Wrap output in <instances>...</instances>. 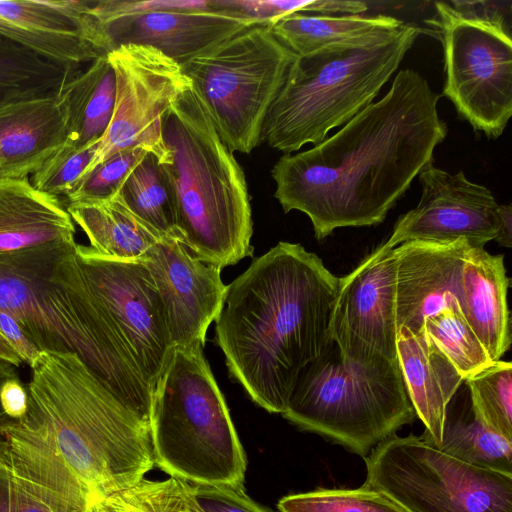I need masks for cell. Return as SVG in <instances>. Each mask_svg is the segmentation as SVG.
<instances>
[{"label":"cell","instance_id":"obj_1","mask_svg":"<svg viewBox=\"0 0 512 512\" xmlns=\"http://www.w3.org/2000/svg\"><path fill=\"white\" fill-rule=\"evenodd\" d=\"M25 415L1 428L0 462L51 512H88L155 465L149 424L74 352L29 366Z\"/></svg>","mask_w":512,"mask_h":512},{"label":"cell","instance_id":"obj_2","mask_svg":"<svg viewBox=\"0 0 512 512\" xmlns=\"http://www.w3.org/2000/svg\"><path fill=\"white\" fill-rule=\"evenodd\" d=\"M440 96L412 69L388 92L312 148L284 154L271 170L285 213L303 212L315 237L382 223L447 135Z\"/></svg>","mask_w":512,"mask_h":512},{"label":"cell","instance_id":"obj_3","mask_svg":"<svg viewBox=\"0 0 512 512\" xmlns=\"http://www.w3.org/2000/svg\"><path fill=\"white\" fill-rule=\"evenodd\" d=\"M340 277L313 252L279 242L227 285L215 340L230 375L282 414L300 372L332 342Z\"/></svg>","mask_w":512,"mask_h":512},{"label":"cell","instance_id":"obj_4","mask_svg":"<svg viewBox=\"0 0 512 512\" xmlns=\"http://www.w3.org/2000/svg\"><path fill=\"white\" fill-rule=\"evenodd\" d=\"M74 243L0 253V311L10 314L40 351L76 353L149 423L152 388L78 270L60 267L50 280L55 259Z\"/></svg>","mask_w":512,"mask_h":512},{"label":"cell","instance_id":"obj_5","mask_svg":"<svg viewBox=\"0 0 512 512\" xmlns=\"http://www.w3.org/2000/svg\"><path fill=\"white\" fill-rule=\"evenodd\" d=\"M163 140L181 243L221 269L251 256L253 221L244 172L192 86L169 109Z\"/></svg>","mask_w":512,"mask_h":512},{"label":"cell","instance_id":"obj_6","mask_svg":"<svg viewBox=\"0 0 512 512\" xmlns=\"http://www.w3.org/2000/svg\"><path fill=\"white\" fill-rule=\"evenodd\" d=\"M420 33L403 23L296 56L266 116L261 142L284 154L321 143L373 103Z\"/></svg>","mask_w":512,"mask_h":512},{"label":"cell","instance_id":"obj_7","mask_svg":"<svg viewBox=\"0 0 512 512\" xmlns=\"http://www.w3.org/2000/svg\"><path fill=\"white\" fill-rule=\"evenodd\" d=\"M155 465L193 485L243 488L246 456L203 347H173L153 391Z\"/></svg>","mask_w":512,"mask_h":512},{"label":"cell","instance_id":"obj_8","mask_svg":"<svg viewBox=\"0 0 512 512\" xmlns=\"http://www.w3.org/2000/svg\"><path fill=\"white\" fill-rule=\"evenodd\" d=\"M282 416L366 457L416 414L398 360L347 359L332 341L300 372Z\"/></svg>","mask_w":512,"mask_h":512},{"label":"cell","instance_id":"obj_9","mask_svg":"<svg viewBox=\"0 0 512 512\" xmlns=\"http://www.w3.org/2000/svg\"><path fill=\"white\" fill-rule=\"evenodd\" d=\"M436 2L443 94L475 131L496 139L512 114V40L505 2Z\"/></svg>","mask_w":512,"mask_h":512},{"label":"cell","instance_id":"obj_10","mask_svg":"<svg viewBox=\"0 0 512 512\" xmlns=\"http://www.w3.org/2000/svg\"><path fill=\"white\" fill-rule=\"evenodd\" d=\"M296 55L255 25L182 64L222 142L250 153Z\"/></svg>","mask_w":512,"mask_h":512},{"label":"cell","instance_id":"obj_11","mask_svg":"<svg viewBox=\"0 0 512 512\" xmlns=\"http://www.w3.org/2000/svg\"><path fill=\"white\" fill-rule=\"evenodd\" d=\"M364 460V484L403 512H512V474L460 461L421 436L393 434Z\"/></svg>","mask_w":512,"mask_h":512},{"label":"cell","instance_id":"obj_12","mask_svg":"<svg viewBox=\"0 0 512 512\" xmlns=\"http://www.w3.org/2000/svg\"><path fill=\"white\" fill-rule=\"evenodd\" d=\"M107 58L115 75L113 114L82 178L108 157L133 147H142L169 164L163 122L172 105L192 86L191 80L179 63L151 46L118 45Z\"/></svg>","mask_w":512,"mask_h":512},{"label":"cell","instance_id":"obj_13","mask_svg":"<svg viewBox=\"0 0 512 512\" xmlns=\"http://www.w3.org/2000/svg\"><path fill=\"white\" fill-rule=\"evenodd\" d=\"M75 258L84 285L153 391L170 359L173 343L151 273L140 261L106 257L78 243Z\"/></svg>","mask_w":512,"mask_h":512},{"label":"cell","instance_id":"obj_14","mask_svg":"<svg viewBox=\"0 0 512 512\" xmlns=\"http://www.w3.org/2000/svg\"><path fill=\"white\" fill-rule=\"evenodd\" d=\"M396 258L384 243L340 277L330 337L351 360L397 359Z\"/></svg>","mask_w":512,"mask_h":512},{"label":"cell","instance_id":"obj_15","mask_svg":"<svg viewBox=\"0 0 512 512\" xmlns=\"http://www.w3.org/2000/svg\"><path fill=\"white\" fill-rule=\"evenodd\" d=\"M418 176L422 187L420 201L399 217L384 243L388 248L412 240L457 239L484 247L495 239L498 203L490 189L470 181L463 171L451 174L433 162Z\"/></svg>","mask_w":512,"mask_h":512},{"label":"cell","instance_id":"obj_16","mask_svg":"<svg viewBox=\"0 0 512 512\" xmlns=\"http://www.w3.org/2000/svg\"><path fill=\"white\" fill-rule=\"evenodd\" d=\"M91 5L88 0H0V39L80 70L114 48Z\"/></svg>","mask_w":512,"mask_h":512},{"label":"cell","instance_id":"obj_17","mask_svg":"<svg viewBox=\"0 0 512 512\" xmlns=\"http://www.w3.org/2000/svg\"><path fill=\"white\" fill-rule=\"evenodd\" d=\"M138 261L156 284L173 347H204L207 329L224 302L222 269L199 260L173 238H161Z\"/></svg>","mask_w":512,"mask_h":512},{"label":"cell","instance_id":"obj_18","mask_svg":"<svg viewBox=\"0 0 512 512\" xmlns=\"http://www.w3.org/2000/svg\"><path fill=\"white\" fill-rule=\"evenodd\" d=\"M471 247L466 239H457L412 240L393 248L397 331L406 327L420 332L426 317L445 308L463 312L462 273Z\"/></svg>","mask_w":512,"mask_h":512},{"label":"cell","instance_id":"obj_19","mask_svg":"<svg viewBox=\"0 0 512 512\" xmlns=\"http://www.w3.org/2000/svg\"><path fill=\"white\" fill-rule=\"evenodd\" d=\"M114 46L137 44L158 49L180 65L255 25L252 20L211 7L158 9L120 16L102 24Z\"/></svg>","mask_w":512,"mask_h":512},{"label":"cell","instance_id":"obj_20","mask_svg":"<svg viewBox=\"0 0 512 512\" xmlns=\"http://www.w3.org/2000/svg\"><path fill=\"white\" fill-rule=\"evenodd\" d=\"M64 85L0 106V179L28 178L66 143L69 111Z\"/></svg>","mask_w":512,"mask_h":512},{"label":"cell","instance_id":"obj_21","mask_svg":"<svg viewBox=\"0 0 512 512\" xmlns=\"http://www.w3.org/2000/svg\"><path fill=\"white\" fill-rule=\"evenodd\" d=\"M397 359L416 417L425 426L421 436L438 448L448 403L465 381L443 353L425 336L406 327L397 331Z\"/></svg>","mask_w":512,"mask_h":512},{"label":"cell","instance_id":"obj_22","mask_svg":"<svg viewBox=\"0 0 512 512\" xmlns=\"http://www.w3.org/2000/svg\"><path fill=\"white\" fill-rule=\"evenodd\" d=\"M75 231L60 198L37 190L29 178L0 179V253L71 244Z\"/></svg>","mask_w":512,"mask_h":512},{"label":"cell","instance_id":"obj_23","mask_svg":"<svg viewBox=\"0 0 512 512\" xmlns=\"http://www.w3.org/2000/svg\"><path fill=\"white\" fill-rule=\"evenodd\" d=\"M507 277L502 254L471 247L462 273L464 317L493 362L511 345Z\"/></svg>","mask_w":512,"mask_h":512},{"label":"cell","instance_id":"obj_24","mask_svg":"<svg viewBox=\"0 0 512 512\" xmlns=\"http://www.w3.org/2000/svg\"><path fill=\"white\" fill-rule=\"evenodd\" d=\"M66 209L89 247L106 257L138 261L163 238L127 207L119 193L68 201Z\"/></svg>","mask_w":512,"mask_h":512},{"label":"cell","instance_id":"obj_25","mask_svg":"<svg viewBox=\"0 0 512 512\" xmlns=\"http://www.w3.org/2000/svg\"><path fill=\"white\" fill-rule=\"evenodd\" d=\"M68 100L66 143L85 149L100 142L114 109L115 75L107 55L92 61L64 85Z\"/></svg>","mask_w":512,"mask_h":512},{"label":"cell","instance_id":"obj_26","mask_svg":"<svg viewBox=\"0 0 512 512\" xmlns=\"http://www.w3.org/2000/svg\"><path fill=\"white\" fill-rule=\"evenodd\" d=\"M437 449L465 463L512 474V441L482 422L471 406L469 394L461 401L454 395L448 403Z\"/></svg>","mask_w":512,"mask_h":512},{"label":"cell","instance_id":"obj_27","mask_svg":"<svg viewBox=\"0 0 512 512\" xmlns=\"http://www.w3.org/2000/svg\"><path fill=\"white\" fill-rule=\"evenodd\" d=\"M403 22L387 15H308L292 13L271 28L275 38L296 56L366 33L394 30Z\"/></svg>","mask_w":512,"mask_h":512},{"label":"cell","instance_id":"obj_28","mask_svg":"<svg viewBox=\"0 0 512 512\" xmlns=\"http://www.w3.org/2000/svg\"><path fill=\"white\" fill-rule=\"evenodd\" d=\"M127 207L163 238L181 242L174 187L163 163L147 152L119 190Z\"/></svg>","mask_w":512,"mask_h":512},{"label":"cell","instance_id":"obj_29","mask_svg":"<svg viewBox=\"0 0 512 512\" xmlns=\"http://www.w3.org/2000/svg\"><path fill=\"white\" fill-rule=\"evenodd\" d=\"M80 71L54 64L0 39V106L58 90Z\"/></svg>","mask_w":512,"mask_h":512},{"label":"cell","instance_id":"obj_30","mask_svg":"<svg viewBox=\"0 0 512 512\" xmlns=\"http://www.w3.org/2000/svg\"><path fill=\"white\" fill-rule=\"evenodd\" d=\"M422 330L464 380L494 363L460 309L445 308L426 317Z\"/></svg>","mask_w":512,"mask_h":512},{"label":"cell","instance_id":"obj_31","mask_svg":"<svg viewBox=\"0 0 512 512\" xmlns=\"http://www.w3.org/2000/svg\"><path fill=\"white\" fill-rule=\"evenodd\" d=\"M107 512H203L193 484L169 477L142 478L100 502Z\"/></svg>","mask_w":512,"mask_h":512},{"label":"cell","instance_id":"obj_32","mask_svg":"<svg viewBox=\"0 0 512 512\" xmlns=\"http://www.w3.org/2000/svg\"><path fill=\"white\" fill-rule=\"evenodd\" d=\"M471 406L492 431L512 441V364L496 361L465 380Z\"/></svg>","mask_w":512,"mask_h":512},{"label":"cell","instance_id":"obj_33","mask_svg":"<svg viewBox=\"0 0 512 512\" xmlns=\"http://www.w3.org/2000/svg\"><path fill=\"white\" fill-rule=\"evenodd\" d=\"M280 512H403L381 492L363 484L354 489H317L284 496Z\"/></svg>","mask_w":512,"mask_h":512},{"label":"cell","instance_id":"obj_34","mask_svg":"<svg viewBox=\"0 0 512 512\" xmlns=\"http://www.w3.org/2000/svg\"><path fill=\"white\" fill-rule=\"evenodd\" d=\"M98 144L79 149L65 143L31 175V184L41 192L69 198L76 191Z\"/></svg>","mask_w":512,"mask_h":512},{"label":"cell","instance_id":"obj_35","mask_svg":"<svg viewBox=\"0 0 512 512\" xmlns=\"http://www.w3.org/2000/svg\"><path fill=\"white\" fill-rule=\"evenodd\" d=\"M147 152L142 147H133L108 157L82 178L67 202L85 198H104L117 194L128 175Z\"/></svg>","mask_w":512,"mask_h":512},{"label":"cell","instance_id":"obj_36","mask_svg":"<svg viewBox=\"0 0 512 512\" xmlns=\"http://www.w3.org/2000/svg\"><path fill=\"white\" fill-rule=\"evenodd\" d=\"M203 512H271L259 505L243 488L194 485Z\"/></svg>","mask_w":512,"mask_h":512},{"label":"cell","instance_id":"obj_37","mask_svg":"<svg viewBox=\"0 0 512 512\" xmlns=\"http://www.w3.org/2000/svg\"><path fill=\"white\" fill-rule=\"evenodd\" d=\"M0 335L23 363L30 366L38 358L41 351L29 339L19 323L4 311H0Z\"/></svg>","mask_w":512,"mask_h":512},{"label":"cell","instance_id":"obj_38","mask_svg":"<svg viewBox=\"0 0 512 512\" xmlns=\"http://www.w3.org/2000/svg\"><path fill=\"white\" fill-rule=\"evenodd\" d=\"M0 405L4 413L12 420L22 418L28 407L26 385L19 377L5 381L0 388Z\"/></svg>","mask_w":512,"mask_h":512},{"label":"cell","instance_id":"obj_39","mask_svg":"<svg viewBox=\"0 0 512 512\" xmlns=\"http://www.w3.org/2000/svg\"><path fill=\"white\" fill-rule=\"evenodd\" d=\"M11 512H51L40 501L11 480Z\"/></svg>","mask_w":512,"mask_h":512},{"label":"cell","instance_id":"obj_40","mask_svg":"<svg viewBox=\"0 0 512 512\" xmlns=\"http://www.w3.org/2000/svg\"><path fill=\"white\" fill-rule=\"evenodd\" d=\"M499 245L510 248L512 246V206L511 204H498L497 232L494 239Z\"/></svg>","mask_w":512,"mask_h":512},{"label":"cell","instance_id":"obj_41","mask_svg":"<svg viewBox=\"0 0 512 512\" xmlns=\"http://www.w3.org/2000/svg\"><path fill=\"white\" fill-rule=\"evenodd\" d=\"M11 478L0 462V512H11Z\"/></svg>","mask_w":512,"mask_h":512},{"label":"cell","instance_id":"obj_42","mask_svg":"<svg viewBox=\"0 0 512 512\" xmlns=\"http://www.w3.org/2000/svg\"><path fill=\"white\" fill-rule=\"evenodd\" d=\"M18 368L14 364L0 358V388L2 384L12 378L19 377ZM10 420L0 405V438L1 428Z\"/></svg>","mask_w":512,"mask_h":512},{"label":"cell","instance_id":"obj_43","mask_svg":"<svg viewBox=\"0 0 512 512\" xmlns=\"http://www.w3.org/2000/svg\"><path fill=\"white\" fill-rule=\"evenodd\" d=\"M0 358L6 360L17 367H20L23 362L14 352V350L7 344V342L0 335Z\"/></svg>","mask_w":512,"mask_h":512},{"label":"cell","instance_id":"obj_44","mask_svg":"<svg viewBox=\"0 0 512 512\" xmlns=\"http://www.w3.org/2000/svg\"><path fill=\"white\" fill-rule=\"evenodd\" d=\"M88 512H107L105 510V508L102 506V504L99 502V503H95L89 510Z\"/></svg>","mask_w":512,"mask_h":512},{"label":"cell","instance_id":"obj_45","mask_svg":"<svg viewBox=\"0 0 512 512\" xmlns=\"http://www.w3.org/2000/svg\"><path fill=\"white\" fill-rule=\"evenodd\" d=\"M1 447H2V438H0V450H1Z\"/></svg>","mask_w":512,"mask_h":512}]
</instances>
